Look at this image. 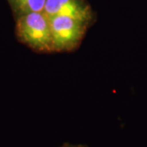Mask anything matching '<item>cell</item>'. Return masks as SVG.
<instances>
[{"mask_svg":"<svg viewBox=\"0 0 147 147\" xmlns=\"http://www.w3.org/2000/svg\"><path fill=\"white\" fill-rule=\"evenodd\" d=\"M16 36L19 42L38 53H55L52 30L43 11H34L16 16Z\"/></svg>","mask_w":147,"mask_h":147,"instance_id":"1","label":"cell"},{"mask_svg":"<svg viewBox=\"0 0 147 147\" xmlns=\"http://www.w3.org/2000/svg\"><path fill=\"white\" fill-rule=\"evenodd\" d=\"M48 19L55 53H71L77 50L91 27L84 21L70 16H53Z\"/></svg>","mask_w":147,"mask_h":147,"instance_id":"2","label":"cell"},{"mask_svg":"<svg viewBox=\"0 0 147 147\" xmlns=\"http://www.w3.org/2000/svg\"><path fill=\"white\" fill-rule=\"evenodd\" d=\"M43 12L47 17L67 16L88 24L94 23L95 15L84 0H46Z\"/></svg>","mask_w":147,"mask_h":147,"instance_id":"3","label":"cell"},{"mask_svg":"<svg viewBox=\"0 0 147 147\" xmlns=\"http://www.w3.org/2000/svg\"><path fill=\"white\" fill-rule=\"evenodd\" d=\"M16 16L34 11H43L46 0H8Z\"/></svg>","mask_w":147,"mask_h":147,"instance_id":"4","label":"cell"},{"mask_svg":"<svg viewBox=\"0 0 147 147\" xmlns=\"http://www.w3.org/2000/svg\"><path fill=\"white\" fill-rule=\"evenodd\" d=\"M61 147H88L87 145L84 144H79V145H73L70 143H64Z\"/></svg>","mask_w":147,"mask_h":147,"instance_id":"5","label":"cell"}]
</instances>
